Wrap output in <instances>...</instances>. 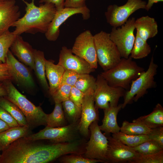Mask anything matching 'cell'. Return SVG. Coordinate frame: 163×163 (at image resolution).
<instances>
[{"instance_id":"f546056e","label":"cell","mask_w":163,"mask_h":163,"mask_svg":"<svg viewBox=\"0 0 163 163\" xmlns=\"http://www.w3.org/2000/svg\"><path fill=\"white\" fill-rule=\"evenodd\" d=\"M151 129L144 125L136 122L130 123L126 120L123 122L120 127L121 132L129 135H148Z\"/></svg>"},{"instance_id":"8d00e7d4","label":"cell","mask_w":163,"mask_h":163,"mask_svg":"<svg viewBox=\"0 0 163 163\" xmlns=\"http://www.w3.org/2000/svg\"><path fill=\"white\" fill-rule=\"evenodd\" d=\"M72 86L66 84H62L51 96L55 103H62L69 99Z\"/></svg>"},{"instance_id":"c3c4849f","label":"cell","mask_w":163,"mask_h":163,"mask_svg":"<svg viewBox=\"0 0 163 163\" xmlns=\"http://www.w3.org/2000/svg\"><path fill=\"white\" fill-rule=\"evenodd\" d=\"M7 0H0V1H7Z\"/></svg>"},{"instance_id":"83f0119b","label":"cell","mask_w":163,"mask_h":163,"mask_svg":"<svg viewBox=\"0 0 163 163\" xmlns=\"http://www.w3.org/2000/svg\"><path fill=\"white\" fill-rule=\"evenodd\" d=\"M151 51V47L147 41L142 39L136 32L135 41L130 56L132 59H141L147 56Z\"/></svg>"},{"instance_id":"ac0fdd59","label":"cell","mask_w":163,"mask_h":163,"mask_svg":"<svg viewBox=\"0 0 163 163\" xmlns=\"http://www.w3.org/2000/svg\"><path fill=\"white\" fill-rule=\"evenodd\" d=\"M21 14L15 0L0 1V35L9 30Z\"/></svg>"},{"instance_id":"7dc6e473","label":"cell","mask_w":163,"mask_h":163,"mask_svg":"<svg viewBox=\"0 0 163 163\" xmlns=\"http://www.w3.org/2000/svg\"><path fill=\"white\" fill-rule=\"evenodd\" d=\"M10 128L7 123L0 119V133L5 131Z\"/></svg>"},{"instance_id":"3957f363","label":"cell","mask_w":163,"mask_h":163,"mask_svg":"<svg viewBox=\"0 0 163 163\" xmlns=\"http://www.w3.org/2000/svg\"><path fill=\"white\" fill-rule=\"evenodd\" d=\"M6 90L5 98L15 104L25 116L29 127L31 130L39 126L46 125L47 114L40 106H37L21 93L15 87L11 81L3 82Z\"/></svg>"},{"instance_id":"d4e9b609","label":"cell","mask_w":163,"mask_h":163,"mask_svg":"<svg viewBox=\"0 0 163 163\" xmlns=\"http://www.w3.org/2000/svg\"><path fill=\"white\" fill-rule=\"evenodd\" d=\"M35 69L37 77L43 88L49 91V86L46 78L45 61L43 52L36 49L34 50Z\"/></svg>"},{"instance_id":"d6a6232c","label":"cell","mask_w":163,"mask_h":163,"mask_svg":"<svg viewBox=\"0 0 163 163\" xmlns=\"http://www.w3.org/2000/svg\"><path fill=\"white\" fill-rule=\"evenodd\" d=\"M96 80V78L89 74H82L74 86L84 93L90 88L95 90Z\"/></svg>"},{"instance_id":"5b68a950","label":"cell","mask_w":163,"mask_h":163,"mask_svg":"<svg viewBox=\"0 0 163 163\" xmlns=\"http://www.w3.org/2000/svg\"><path fill=\"white\" fill-rule=\"evenodd\" d=\"M158 68V66L154 62L152 56L147 70L133 81L129 89L126 91L123 96L122 109L124 108L133 101L136 102L147 93L148 89L156 87L155 76L157 74Z\"/></svg>"},{"instance_id":"d6986e66","label":"cell","mask_w":163,"mask_h":163,"mask_svg":"<svg viewBox=\"0 0 163 163\" xmlns=\"http://www.w3.org/2000/svg\"><path fill=\"white\" fill-rule=\"evenodd\" d=\"M10 49L21 62L34 70V49L20 35L16 36Z\"/></svg>"},{"instance_id":"1f68e13d","label":"cell","mask_w":163,"mask_h":163,"mask_svg":"<svg viewBox=\"0 0 163 163\" xmlns=\"http://www.w3.org/2000/svg\"><path fill=\"white\" fill-rule=\"evenodd\" d=\"M16 35L9 30L0 35V61L5 62L8 53Z\"/></svg>"},{"instance_id":"ffe728a7","label":"cell","mask_w":163,"mask_h":163,"mask_svg":"<svg viewBox=\"0 0 163 163\" xmlns=\"http://www.w3.org/2000/svg\"><path fill=\"white\" fill-rule=\"evenodd\" d=\"M135 27L139 36L147 41L155 37L158 33V25L155 19L147 15L135 20Z\"/></svg>"},{"instance_id":"bcb514c9","label":"cell","mask_w":163,"mask_h":163,"mask_svg":"<svg viewBox=\"0 0 163 163\" xmlns=\"http://www.w3.org/2000/svg\"><path fill=\"white\" fill-rule=\"evenodd\" d=\"M7 95L5 87L3 82H0V97H5Z\"/></svg>"},{"instance_id":"ab89813d","label":"cell","mask_w":163,"mask_h":163,"mask_svg":"<svg viewBox=\"0 0 163 163\" xmlns=\"http://www.w3.org/2000/svg\"><path fill=\"white\" fill-rule=\"evenodd\" d=\"M84 95V93L74 86H73L71 88L69 99L81 109L82 104Z\"/></svg>"},{"instance_id":"7bdbcfd3","label":"cell","mask_w":163,"mask_h":163,"mask_svg":"<svg viewBox=\"0 0 163 163\" xmlns=\"http://www.w3.org/2000/svg\"><path fill=\"white\" fill-rule=\"evenodd\" d=\"M86 0H65L64 7L80 8L86 6Z\"/></svg>"},{"instance_id":"d590c367","label":"cell","mask_w":163,"mask_h":163,"mask_svg":"<svg viewBox=\"0 0 163 163\" xmlns=\"http://www.w3.org/2000/svg\"><path fill=\"white\" fill-rule=\"evenodd\" d=\"M64 155L59 158V161L62 163H96L103 162L101 160L90 159L82 156L81 155L74 154Z\"/></svg>"},{"instance_id":"7a4b0ae2","label":"cell","mask_w":163,"mask_h":163,"mask_svg":"<svg viewBox=\"0 0 163 163\" xmlns=\"http://www.w3.org/2000/svg\"><path fill=\"white\" fill-rule=\"evenodd\" d=\"M22 1L26 5L25 13L13 24L12 27H15L13 33L16 35L24 33L45 34L56 11L54 5L44 3L37 6L34 4L35 0H31L30 3Z\"/></svg>"},{"instance_id":"2e32d148","label":"cell","mask_w":163,"mask_h":163,"mask_svg":"<svg viewBox=\"0 0 163 163\" xmlns=\"http://www.w3.org/2000/svg\"><path fill=\"white\" fill-rule=\"evenodd\" d=\"M58 64L62 66L65 70L72 71L80 74H90L95 70L85 60L74 55L71 49L66 46L62 47Z\"/></svg>"},{"instance_id":"4316f807","label":"cell","mask_w":163,"mask_h":163,"mask_svg":"<svg viewBox=\"0 0 163 163\" xmlns=\"http://www.w3.org/2000/svg\"><path fill=\"white\" fill-rule=\"evenodd\" d=\"M53 112L47 114L46 126L59 127L66 125V120L62 103L55 102Z\"/></svg>"},{"instance_id":"9a60e30c","label":"cell","mask_w":163,"mask_h":163,"mask_svg":"<svg viewBox=\"0 0 163 163\" xmlns=\"http://www.w3.org/2000/svg\"><path fill=\"white\" fill-rule=\"evenodd\" d=\"M108 140L106 158L107 163H130L139 153L112 136L107 137Z\"/></svg>"},{"instance_id":"8fae6325","label":"cell","mask_w":163,"mask_h":163,"mask_svg":"<svg viewBox=\"0 0 163 163\" xmlns=\"http://www.w3.org/2000/svg\"><path fill=\"white\" fill-rule=\"evenodd\" d=\"M146 2L142 0H128L124 5H110L105 13L107 21L113 27L123 24L130 15L139 9H145Z\"/></svg>"},{"instance_id":"30bf717a","label":"cell","mask_w":163,"mask_h":163,"mask_svg":"<svg viewBox=\"0 0 163 163\" xmlns=\"http://www.w3.org/2000/svg\"><path fill=\"white\" fill-rule=\"evenodd\" d=\"M98 121L93 122L89 126L90 136L89 140L85 147L84 157L107 163L106 155L108 140L101 132Z\"/></svg>"},{"instance_id":"4dcf8cb0","label":"cell","mask_w":163,"mask_h":163,"mask_svg":"<svg viewBox=\"0 0 163 163\" xmlns=\"http://www.w3.org/2000/svg\"><path fill=\"white\" fill-rule=\"evenodd\" d=\"M65 116L71 123H76L80 120L81 109L70 99L62 103Z\"/></svg>"},{"instance_id":"e0dca14e","label":"cell","mask_w":163,"mask_h":163,"mask_svg":"<svg viewBox=\"0 0 163 163\" xmlns=\"http://www.w3.org/2000/svg\"><path fill=\"white\" fill-rule=\"evenodd\" d=\"M5 62L10 67L13 80L28 88L35 87L34 81L30 70L14 57L10 50L7 54Z\"/></svg>"},{"instance_id":"44dd1931","label":"cell","mask_w":163,"mask_h":163,"mask_svg":"<svg viewBox=\"0 0 163 163\" xmlns=\"http://www.w3.org/2000/svg\"><path fill=\"white\" fill-rule=\"evenodd\" d=\"M45 66L46 76L49 82V91L51 96L59 87L65 70L62 66L55 64L51 60L46 59Z\"/></svg>"},{"instance_id":"836d02e7","label":"cell","mask_w":163,"mask_h":163,"mask_svg":"<svg viewBox=\"0 0 163 163\" xmlns=\"http://www.w3.org/2000/svg\"><path fill=\"white\" fill-rule=\"evenodd\" d=\"M163 150L154 153L139 154L130 163H163Z\"/></svg>"},{"instance_id":"5bb4252c","label":"cell","mask_w":163,"mask_h":163,"mask_svg":"<svg viewBox=\"0 0 163 163\" xmlns=\"http://www.w3.org/2000/svg\"><path fill=\"white\" fill-rule=\"evenodd\" d=\"M94 91L93 89L90 88L84 93L82 104L78 128L80 134L85 137L88 135L90 133L89 129L91 124L99 120L98 109L95 106Z\"/></svg>"},{"instance_id":"277c9868","label":"cell","mask_w":163,"mask_h":163,"mask_svg":"<svg viewBox=\"0 0 163 163\" xmlns=\"http://www.w3.org/2000/svg\"><path fill=\"white\" fill-rule=\"evenodd\" d=\"M132 59L130 56L126 59L122 58L116 66L100 75L109 85L128 90L132 82L145 71Z\"/></svg>"},{"instance_id":"f35d334b","label":"cell","mask_w":163,"mask_h":163,"mask_svg":"<svg viewBox=\"0 0 163 163\" xmlns=\"http://www.w3.org/2000/svg\"><path fill=\"white\" fill-rule=\"evenodd\" d=\"M150 140L157 143L163 149V127L151 129L148 135Z\"/></svg>"},{"instance_id":"f6af8a7d","label":"cell","mask_w":163,"mask_h":163,"mask_svg":"<svg viewBox=\"0 0 163 163\" xmlns=\"http://www.w3.org/2000/svg\"><path fill=\"white\" fill-rule=\"evenodd\" d=\"M163 1V0H148L146 3L145 9L148 11L151 8L154 3Z\"/></svg>"},{"instance_id":"9c48e42d","label":"cell","mask_w":163,"mask_h":163,"mask_svg":"<svg viewBox=\"0 0 163 163\" xmlns=\"http://www.w3.org/2000/svg\"><path fill=\"white\" fill-rule=\"evenodd\" d=\"M135 18H129L121 27H113L110 34V39L116 46L121 58L130 56L135 39L134 34Z\"/></svg>"},{"instance_id":"484cf974","label":"cell","mask_w":163,"mask_h":163,"mask_svg":"<svg viewBox=\"0 0 163 163\" xmlns=\"http://www.w3.org/2000/svg\"><path fill=\"white\" fill-rule=\"evenodd\" d=\"M0 106L9 113L16 121L19 126L29 127L24 114L13 102L4 97H0Z\"/></svg>"},{"instance_id":"ee69618b","label":"cell","mask_w":163,"mask_h":163,"mask_svg":"<svg viewBox=\"0 0 163 163\" xmlns=\"http://www.w3.org/2000/svg\"><path fill=\"white\" fill-rule=\"evenodd\" d=\"M65 1V0H40L39 2L52 4L54 5L56 11H59L64 8Z\"/></svg>"},{"instance_id":"e575fe53","label":"cell","mask_w":163,"mask_h":163,"mask_svg":"<svg viewBox=\"0 0 163 163\" xmlns=\"http://www.w3.org/2000/svg\"><path fill=\"white\" fill-rule=\"evenodd\" d=\"M132 148L139 154H143L156 153L163 150L157 143L150 140Z\"/></svg>"},{"instance_id":"74e56055","label":"cell","mask_w":163,"mask_h":163,"mask_svg":"<svg viewBox=\"0 0 163 163\" xmlns=\"http://www.w3.org/2000/svg\"><path fill=\"white\" fill-rule=\"evenodd\" d=\"M81 75V74L72 71L65 70L60 85L62 84H66L72 87L74 86Z\"/></svg>"},{"instance_id":"cb8c5ba5","label":"cell","mask_w":163,"mask_h":163,"mask_svg":"<svg viewBox=\"0 0 163 163\" xmlns=\"http://www.w3.org/2000/svg\"><path fill=\"white\" fill-rule=\"evenodd\" d=\"M132 122H138L152 129L163 126V107L158 103L149 114L141 116Z\"/></svg>"},{"instance_id":"4fadbf2b","label":"cell","mask_w":163,"mask_h":163,"mask_svg":"<svg viewBox=\"0 0 163 163\" xmlns=\"http://www.w3.org/2000/svg\"><path fill=\"white\" fill-rule=\"evenodd\" d=\"M78 14H81L84 20H88L90 16V10L86 6L77 8L64 7L56 11L47 31L45 33L46 39L50 41H56L59 36V28L61 25L70 17Z\"/></svg>"},{"instance_id":"60d3db41","label":"cell","mask_w":163,"mask_h":163,"mask_svg":"<svg viewBox=\"0 0 163 163\" xmlns=\"http://www.w3.org/2000/svg\"><path fill=\"white\" fill-rule=\"evenodd\" d=\"M0 119L11 127L20 126L16 121L6 110L0 106Z\"/></svg>"},{"instance_id":"8992f818","label":"cell","mask_w":163,"mask_h":163,"mask_svg":"<svg viewBox=\"0 0 163 163\" xmlns=\"http://www.w3.org/2000/svg\"><path fill=\"white\" fill-rule=\"evenodd\" d=\"M98 63L104 71L116 66L122 58L109 33L103 31L94 35Z\"/></svg>"},{"instance_id":"ba28073f","label":"cell","mask_w":163,"mask_h":163,"mask_svg":"<svg viewBox=\"0 0 163 163\" xmlns=\"http://www.w3.org/2000/svg\"><path fill=\"white\" fill-rule=\"evenodd\" d=\"M94 97L96 108L105 109L118 105L120 98L123 97L126 90L109 85L100 75H97Z\"/></svg>"},{"instance_id":"681fc988","label":"cell","mask_w":163,"mask_h":163,"mask_svg":"<svg viewBox=\"0 0 163 163\" xmlns=\"http://www.w3.org/2000/svg\"><path fill=\"white\" fill-rule=\"evenodd\" d=\"M1 154H0V158L1 157Z\"/></svg>"},{"instance_id":"7c38bea8","label":"cell","mask_w":163,"mask_h":163,"mask_svg":"<svg viewBox=\"0 0 163 163\" xmlns=\"http://www.w3.org/2000/svg\"><path fill=\"white\" fill-rule=\"evenodd\" d=\"M71 50L72 53L87 62L95 69L97 68L98 61L93 35L86 30L76 38Z\"/></svg>"},{"instance_id":"b9f144b4","label":"cell","mask_w":163,"mask_h":163,"mask_svg":"<svg viewBox=\"0 0 163 163\" xmlns=\"http://www.w3.org/2000/svg\"><path fill=\"white\" fill-rule=\"evenodd\" d=\"M7 80H13L10 67L6 63L0 61V82Z\"/></svg>"},{"instance_id":"52a82bcc","label":"cell","mask_w":163,"mask_h":163,"mask_svg":"<svg viewBox=\"0 0 163 163\" xmlns=\"http://www.w3.org/2000/svg\"><path fill=\"white\" fill-rule=\"evenodd\" d=\"M79 120L61 127H50L46 126L39 132L25 137L32 140H48L54 143L73 142L79 139V135L80 134L78 128Z\"/></svg>"},{"instance_id":"6da1fadb","label":"cell","mask_w":163,"mask_h":163,"mask_svg":"<svg viewBox=\"0 0 163 163\" xmlns=\"http://www.w3.org/2000/svg\"><path fill=\"white\" fill-rule=\"evenodd\" d=\"M42 141L25 137L17 139L2 151L0 163H47L76 151L73 142L45 143Z\"/></svg>"},{"instance_id":"f1b7e54d","label":"cell","mask_w":163,"mask_h":163,"mask_svg":"<svg viewBox=\"0 0 163 163\" xmlns=\"http://www.w3.org/2000/svg\"><path fill=\"white\" fill-rule=\"evenodd\" d=\"M112 136L125 145L131 147H135L150 140L148 135H131L120 131L112 134Z\"/></svg>"},{"instance_id":"7402d4cb","label":"cell","mask_w":163,"mask_h":163,"mask_svg":"<svg viewBox=\"0 0 163 163\" xmlns=\"http://www.w3.org/2000/svg\"><path fill=\"white\" fill-rule=\"evenodd\" d=\"M122 104L115 107H110L104 109V117L102 124L100 128L101 131L106 134H114L120 131V127L118 124L117 117L118 113L122 109Z\"/></svg>"},{"instance_id":"603a6c76","label":"cell","mask_w":163,"mask_h":163,"mask_svg":"<svg viewBox=\"0 0 163 163\" xmlns=\"http://www.w3.org/2000/svg\"><path fill=\"white\" fill-rule=\"evenodd\" d=\"M31 130L25 126L11 127L0 133V151H2L17 139L30 134Z\"/></svg>"}]
</instances>
